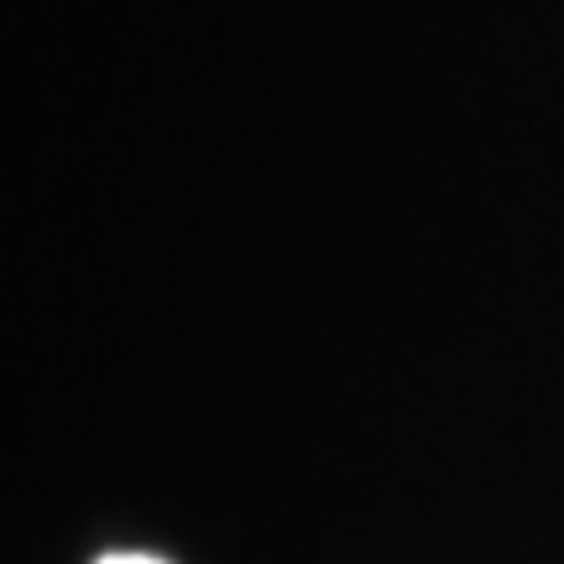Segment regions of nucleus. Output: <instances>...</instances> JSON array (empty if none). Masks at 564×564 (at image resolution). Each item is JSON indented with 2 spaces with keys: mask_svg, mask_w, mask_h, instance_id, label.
Here are the masks:
<instances>
[{
  "mask_svg": "<svg viewBox=\"0 0 564 564\" xmlns=\"http://www.w3.org/2000/svg\"><path fill=\"white\" fill-rule=\"evenodd\" d=\"M100 564H167V560H158V554H105Z\"/></svg>",
  "mask_w": 564,
  "mask_h": 564,
  "instance_id": "f257e3e1",
  "label": "nucleus"
}]
</instances>
